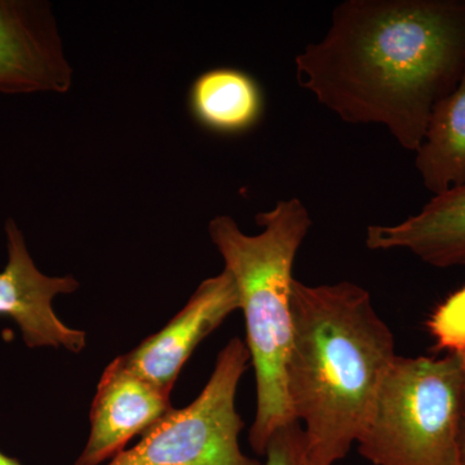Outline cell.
Instances as JSON below:
<instances>
[{
	"label": "cell",
	"instance_id": "obj_1",
	"mask_svg": "<svg viewBox=\"0 0 465 465\" xmlns=\"http://www.w3.org/2000/svg\"><path fill=\"white\" fill-rule=\"evenodd\" d=\"M295 66L299 84L341 121L384 124L416 153L434 105L463 75L465 0H345Z\"/></svg>",
	"mask_w": 465,
	"mask_h": 465
},
{
	"label": "cell",
	"instance_id": "obj_2",
	"mask_svg": "<svg viewBox=\"0 0 465 465\" xmlns=\"http://www.w3.org/2000/svg\"><path fill=\"white\" fill-rule=\"evenodd\" d=\"M291 313L287 397L313 460L335 465L365 427L399 356L396 339L369 291L348 281L318 286L293 281Z\"/></svg>",
	"mask_w": 465,
	"mask_h": 465
},
{
	"label": "cell",
	"instance_id": "obj_3",
	"mask_svg": "<svg viewBox=\"0 0 465 465\" xmlns=\"http://www.w3.org/2000/svg\"><path fill=\"white\" fill-rule=\"evenodd\" d=\"M255 219L262 228L259 234H246L226 215L211 220L208 234L240 295L246 324L244 342L256 382V412L249 440L253 452L264 457L275 430L296 421L286 390L292 338V269L312 217L302 201L290 198L278 201Z\"/></svg>",
	"mask_w": 465,
	"mask_h": 465
},
{
	"label": "cell",
	"instance_id": "obj_4",
	"mask_svg": "<svg viewBox=\"0 0 465 465\" xmlns=\"http://www.w3.org/2000/svg\"><path fill=\"white\" fill-rule=\"evenodd\" d=\"M465 365L443 358H394L357 439L372 465H461Z\"/></svg>",
	"mask_w": 465,
	"mask_h": 465
},
{
	"label": "cell",
	"instance_id": "obj_5",
	"mask_svg": "<svg viewBox=\"0 0 465 465\" xmlns=\"http://www.w3.org/2000/svg\"><path fill=\"white\" fill-rule=\"evenodd\" d=\"M250 362L246 342L231 339L191 405L171 409L133 448L104 465H262L240 443L244 421L235 399Z\"/></svg>",
	"mask_w": 465,
	"mask_h": 465
},
{
	"label": "cell",
	"instance_id": "obj_6",
	"mask_svg": "<svg viewBox=\"0 0 465 465\" xmlns=\"http://www.w3.org/2000/svg\"><path fill=\"white\" fill-rule=\"evenodd\" d=\"M72 84L50 3L0 0V94H65Z\"/></svg>",
	"mask_w": 465,
	"mask_h": 465
},
{
	"label": "cell",
	"instance_id": "obj_7",
	"mask_svg": "<svg viewBox=\"0 0 465 465\" xmlns=\"http://www.w3.org/2000/svg\"><path fill=\"white\" fill-rule=\"evenodd\" d=\"M5 231L7 264L0 272V316L16 322L27 348L82 353L87 333L67 326L54 309L58 295H70L81 284L73 275L57 277L39 271L15 220L5 222Z\"/></svg>",
	"mask_w": 465,
	"mask_h": 465
},
{
	"label": "cell",
	"instance_id": "obj_8",
	"mask_svg": "<svg viewBox=\"0 0 465 465\" xmlns=\"http://www.w3.org/2000/svg\"><path fill=\"white\" fill-rule=\"evenodd\" d=\"M240 309V295L228 272L207 278L182 311L158 332L124 354L127 365L159 390L173 394L189 358L202 341Z\"/></svg>",
	"mask_w": 465,
	"mask_h": 465
},
{
	"label": "cell",
	"instance_id": "obj_9",
	"mask_svg": "<svg viewBox=\"0 0 465 465\" xmlns=\"http://www.w3.org/2000/svg\"><path fill=\"white\" fill-rule=\"evenodd\" d=\"M171 394L134 372L124 356L104 370L90 411V434L73 465H104L167 414Z\"/></svg>",
	"mask_w": 465,
	"mask_h": 465
},
{
	"label": "cell",
	"instance_id": "obj_10",
	"mask_svg": "<svg viewBox=\"0 0 465 465\" xmlns=\"http://www.w3.org/2000/svg\"><path fill=\"white\" fill-rule=\"evenodd\" d=\"M371 251L407 250L434 268L465 265V183L434 195L416 215L394 225H370Z\"/></svg>",
	"mask_w": 465,
	"mask_h": 465
},
{
	"label": "cell",
	"instance_id": "obj_11",
	"mask_svg": "<svg viewBox=\"0 0 465 465\" xmlns=\"http://www.w3.org/2000/svg\"><path fill=\"white\" fill-rule=\"evenodd\" d=\"M415 167L434 195L465 183V67L455 90L434 105Z\"/></svg>",
	"mask_w": 465,
	"mask_h": 465
},
{
	"label": "cell",
	"instance_id": "obj_12",
	"mask_svg": "<svg viewBox=\"0 0 465 465\" xmlns=\"http://www.w3.org/2000/svg\"><path fill=\"white\" fill-rule=\"evenodd\" d=\"M191 108L208 130L238 134L258 124L264 100L252 76L232 67H216L195 79Z\"/></svg>",
	"mask_w": 465,
	"mask_h": 465
},
{
	"label": "cell",
	"instance_id": "obj_13",
	"mask_svg": "<svg viewBox=\"0 0 465 465\" xmlns=\"http://www.w3.org/2000/svg\"><path fill=\"white\" fill-rule=\"evenodd\" d=\"M425 326L433 338L434 353L454 354L465 365V284L437 305Z\"/></svg>",
	"mask_w": 465,
	"mask_h": 465
},
{
	"label": "cell",
	"instance_id": "obj_14",
	"mask_svg": "<svg viewBox=\"0 0 465 465\" xmlns=\"http://www.w3.org/2000/svg\"><path fill=\"white\" fill-rule=\"evenodd\" d=\"M264 457V465H321L312 458L304 430L298 420L275 430L266 446Z\"/></svg>",
	"mask_w": 465,
	"mask_h": 465
},
{
	"label": "cell",
	"instance_id": "obj_15",
	"mask_svg": "<svg viewBox=\"0 0 465 465\" xmlns=\"http://www.w3.org/2000/svg\"><path fill=\"white\" fill-rule=\"evenodd\" d=\"M0 465H24L20 463V461L16 460V459L8 457L7 454L0 450Z\"/></svg>",
	"mask_w": 465,
	"mask_h": 465
},
{
	"label": "cell",
	"instance_id": "obj_16",
	"mask_svg": "<svg viewBox=\"0 0 465 465\" xmlns=\"http://www.w3.org/2000/svg\"><path fill=\"white\" fill-rule=\"evenodd\" d=\"M461 465H465V412L463 419V430H461Z\"/></svg>",
	"mask_w": 465,
	"mask_h": 465
}]
</instances>
